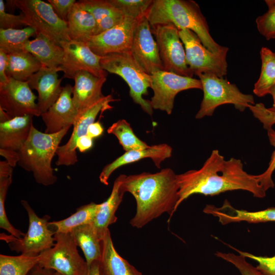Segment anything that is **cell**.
<instances>
[{"label": "cell", "instance_id": "cell-1", "mask_svg": "<svg viewBox=\"0 0 275 275\" xmlns=\"http://www.w3.org/2000/svg\"><path fill=\"white\" fill-rule=\"evenodd\" d=\"M180 204L190 196L201 194L213 196L222 193L242 190L262 198L266 191L260 184L256 175L248 173L239 159L232 157L226 160L218 150H213L203 166L177 174Z\"/></svg>", "mask_w": 275, "mask_h": 275}, {"label": "cell", "instance_id": "cell-2", "mask_svg": "<svg viewBox=\"0 0 275 275\" xmlns=\"http://www.w3.org/2000/svg\"><path fill=\"white\" fill-rule=\"evenodd\" d=\"M122 191L129 193L136 202V212L130 221L134 228H143L164 213L170 215L168 222L176 211L179 200L177 174L170 168L151 173L123 174Z\"/></svg>", "mask_w": 275, "mask_h": 275}, {"label": "cell", "instance_id": "cell-3", "mask_svg": "<svg viewBox=\"0 0 275 275\" xmlns=\"http://www.w3.org/2000/svg\"><path fill=\"white\" fill-rule=\"evenodd\" d=\"M145 16L152 27L171 23L178 30L187 29L192 31L203 45L211 52H218L224 47L211 37L206 19L195 1L153 0Z\"/></svg>", "mask_w": 275, "mask_h": 275}, {"label": "cell", "instance_id": "cell-4", "mask_svg": "<svg viewBox=\"0 0 275 275\" xmlns=\"http://www.w3.org/2000/svg\"><path fill=\"white\" fill-rule=\"evenodd\" d=\"M70 127L54 133H47L32 126L28 139L18 152L17 164L24 170L32 172L38 184L49 186L57 181L52 160Z\"/></svg>", "mask_w": 275, "mask_h": 275}, {"label": "cell", "instance_id": "cell-5", "mask_svg": "<svg viewBox=\"0 0 275 275\" xmlns=\"http://www.w3.org/2000/svg\"><path fill=\"white\" fill-rule=\"evenodd\" d=\"M102 69L122 77L129 87V95L133 101L151 116L153 111L150 100L143 96L147 94L151 87V78L136 63L130 52L110 53L101 57L100 61Z\"/></svg>", "mask_w": 275, "mask_h": 275}, {"label": "cell", "instance_id": "cell-6", "mask_svg": "<svg viewBox=\"0 0 275 275\" xmlns=\"http://www.w3.org/2000/svg\"><path fill=\"white\" fill-rule=\"evenodd\" d=\"M198 77L202 85L203 97L195 118L212 116L216 108L222 105H234L236 109L243 112L254 105L253 95L241 92L237 86L223 77L209 74H200Z\"/></svg>", "mask_w": 275, "mask_h": 275}, {"label": "cell", "instance_id": "cell-7", "mask_svg": "<svg viewBox=\"0 0 275 275\" xmlns=\"http://www.w3.org/2000/svg\"><path fill=\"white\" fill-rule=\"evenodd\" d=\"M12 2L15 7L24 15V25L34 28L36 35L41 34L60 46L63 42L71 40L67 22L56 14L48 2L41 0H14Z\"/></svg>", "mask_w": 275, "mask_h": 275}, {"label": "cell", "instance_id": "cell-8", "mask_svg": "<svg viewBox=\"0 0 275 275\" xmlns=\"http://www.w3.org/2000/svg\"><path fill=\"white\" fill-rule=\"evenodd\" d=\"M54 245L39 255L38 265L61 275H88L89 266L79 255L70 233L54 235Z\"/></svg>", "mask_w": 275, "mask_h": 275}, {"label": "cell", "instance_id": "cell-9", "mask_svg": "<svg viewBox=\"0 0 275 275\" xmlns=\"http://www.w3.org/2000/svg\"><path fill=\"white\" fill-rule=\"evenodd\" d=\"M180 39L184 45L186 63L194 74H209L223 77L227 74V47L216 52L209 50L198 36L187 29L179 30Z\"/></svg>", "mask_w": 275, "mask_h": 275}, {"label": "cell", "instance_id": "cell-10", "mask_svg": "<svg viewBox=\"0 0 275 275\" xmlns=\"http://www.w3.org/2000/svg\"><path fill=\"white\" fill-rule=\"evenodd\" d=\"M21 203L29 217L27 233L20 238L1 234V239L5 240L13 251L25 255L37 256L54 245V234L48 225L50 217L48 215L39 217L26 201L22 200Z\"/></svg>", "mask_w": 275, "mask_h": 275}, {"label": "cell", "instance_id": "cell-11", "mask_svg": "<svg viewBox=\"0 0 275 275\" xmlns=\"http://www.w3.org/2000/svg\"><path fill=\"white\" fill-rule=\"evenodd\" d=\"M152 28L163 70L193 77L194 74L187 64L185 49L178 28L171 23L157 25Z\"/></svg>", "mask_w": 275, "mask_h": 275}, {"label": "cell", "instance_id": "cell-12", "mask_svg": "<svg viewBox=\"0 0 275 275\" xmlns=\"http://www.w3.org/2000/svg\"><path fill=\"white\" fill-rule=\"evenodd\" d=\"M151 88L153 91L150 102L153 109H159L170 115L174 107L176 95L181 91L198 89L202 90L201 80L159 70L150 75Z\"/></svg>", "mask_w": 275, "mask_h": 275}, {"label": "cell", "instance_id": "cell-13", "mask_svg": "<svg viewBox=\"0 0 275 275\" xmlns=\"http://www.w3.org/2000/svg\"><path fill=\"white\" fill-rule=\"evenodd\" d=\"M61 46L64 57L58 68L63 72L64 78L73 79L76 73L82 70L97 77H106L107 72L100 66L101 57L93 52L87 43L71 40L63 42Z\"/></svg>", "mask_w": 275, "mask_h": 275}, {"label": "cell", "instance_id": "cell-14", "mask_svg": "<svg viewBox=\"0 0 275 275\" xmlns=\"http://www.w3.org/2000/svg\"><path fill=\"white\" fill-rule=\"evenodd\" d=\"M36 98L27 81L9 77L8 81L0 86V108L11 119L25 115L41 116Z\"/></svg>", "mask_w": 275, "mask_h": 275}, {"label": "cell", "instance_id": "cell-15", "mask_svg": "<svg viewBox=\"0 0 275 275\" xmlns=\"http://www.w3.org/2000/svg\"><path fill=\"white\" fill-rule=\"evenodd\" d=\"M139 20L124 16L117 25L91 37L87 44L93 52L100 57L110 53L129 52Z\"/></svg>", "mask_w": 275, "mask_h": 275}, {"label": "cell", "instance_id": "cell-16", "mask_svg": "<svg viewBox=\"0 0 275 275\" xmlns=\"http://www.w3.org/2000/svg\"><path fill=\"white\" fill-rule=\"evenodd\" d=\"M114 99L111 95L104 96L94 104L78 114L73 125L72 133L68 141L64 145L59 146L56 151L57 166H70L75 164L78 159L76 143L77 140L87 134L89 126L95 122L100 113L111 108L109 102Z\"/></svg>", "mask_w": 275, "mask_h": 275}, {"label": "cell", "instance_id": "cell-17", "mask_svg": "<svg viewBox=\"0 0 275 275\" xmlns=\"http://www.w3.org/2000/svg\"><path fill=\"white\" fill-rule=\"evenodd\" d=\"M145 16L139 20L134 31L130 52L134 61L148 74L163 70L159 50Z\"/></svg>", "mask_w": 275, "mask_h": 275}, {"label": "cell", "instance_id": "cell-18", "mask_svg": "<svg viewBox=\"0 0 275 275\" xmlns=\"http://www.w3.org/2000/svg\"><path fill=\"white\" fill-rule=\"evenodd\" d=\"M33 117L25 115L0 122V154L13 168L17 164L18 152L30 135Z\"/></svg>", "mask_w": 275, "mask_h": 275}, {"label": "cell", "instance_id": "cell-19", "mask_svg": "<svg viewBox=\"0 0 275 275\" xmlns=\"http://www.w3.org/2000/svg\"><path fill=\"white\" fill-rule=\"evenodd\" d=\"M73 87L66 84L58 100L44 113L41 114L45 125V132L54 133L73 126L78 113L72 99Z\"/></svg>", "mask_w": 275, "mask_h": 275}, {"label": "cell", "instance_id": "cell-20", "mask_svg": "<svg viewBox=\"0 0 275 275\" xmlns=\"http://www.w3.org/2000/svg\"><path fill=\"white\" fill-rule=\"evenodd\" d=\"M58 68L42 66L26 81L31 89L37 91V105L41 115L55 103L62 91V78H58Z\"/></svg>", "mask_w": 275, "mask_h": 275}, {"label": "cell", "instance_id": "cell-21", "mask_svg": "<svg viewBox=\"0 0 275 275\" xmlns=\"http://www.w3.org/2000/svg\"><path fill=\"white\" fill-rule=\"evenodd\" d=\"M172 148L167 144L150 146L144 149L125 152L112 162L106 164L101 171L99 179L101 183L107 185L112 174L119 168L143 158H151L155 166L160 168V164L165 159L172 156Z\"/></svg>", "mask_w": 275, "mask_h": 275}, {"label": "cell", "instance_id": "cell-22", "mask_svg": "<svg viewBox=\"0 0 275 275\" xmlns=\"http://www.w3.org/2000/svg\"><path fill=\"white\" fill-rule=\"evenodd\" d=\"M73 80L72 99L78 114L104 96L101 89L106 77H97L82 70L76 73Z\"/></svg>", "mask_w": 275, "mask_h": 275}, {"label": "cell", "instance_id": "cell-23", "mask_svg": "<svg viewBox=\"0 0 275 275\" xmlns=\"http://www.w3.org/2000/svg\"><path fill=\"white\" fill-rule=\"evenodd\" d=\"M203 212L218 217L222 225L240 222L253 224L275 222V207L257 211H249L235 208L226 199L220 207L211 204L206 205Z\"/></svg>", "mask_w": 275, "mask_h": 275}, {"label": "cell", "instance_id": "cell-24", "mask_svg": "<svg viewBox=\"0 0 275 275\" xmlns=\"http://www.w3.org/2000/svg\"><path fill=\"white\" fill-rule=\"evenodd\" d=\"M123 174L115 180L111 193L104 202L100 203L97 214L91 224L101 240H102L108 226L117 221L116 212L122 202L124 193L121 188Z\"/></svg>", "mask_w": 275, "mask_h": 275}, {"label": "cell", "instance_id": "cell-25", "mask_svg": "<svg viewBox=\"0 0 275 275\" xmlns=\"http://www.w3.org/2000/svg\"><path fill=\"white\" fill-rule=\"evenodd\" d=\"M102 255L99 261L100 275H142L118 253L109 229L102 240Z\"/></svg>", "mask_w": 275, "mask_h": 275}, {"label": "cell", "instance_id": "cell-26", "mask_svg": "<svg viewBox=\"0 0 275 275\" xmlns=\"http://www.w3.org/2000/svg\"><path fill=\"white\" fill-rule=\"evenodd\" d=\"M67 22L69 36L72 40L87 43L91 37L97 35L96 20L78 2L72 7Z\"/></svg>", "mask_w": 275, "mask_h": 275}, {"label": "cell", "instance_id": "cell-27", "mask_svg": "<svg viewBox=\"0 0 275 275\" xmlns=\"http://www.w3.org/2000/svg\"><path fill=\"white\" fill-rule=\"evenodd\" d=\"M23 50L33 55L42 66L50 68H58L61 65L64 57L62 47L41 34H37L34 39L29 40Z\"/></svg>", "mask_w": 275, "mask_h": 275}, {"label": "cell", "instance_id": "cell-28", "mask_svg": "<svg viewBox=\"0 0 275 275\" xmlns=\"http://www.w3.org/2000/svg\"><path fill=\"white\" fill-rule=\"evenodd\" d=\"M78 2L96 20L98 26L97 35L117 25L124 17L108 0H81Z\"/></svg>", "mask_w": 275, "mask_h": 275}, {"label": "cell", "instance_id": "cell-29", "mask_svg": "<svg viewBox=\"0 0 275 275\" xmlns=\"http://www.w3.org/2000/svg\"><path fill=\"white\" fill-rule=\"evenodd\" d=\"M70 234L76 245L82 250L88 266L94 261H99L102 255V240L91 224L78 226Z\"/></svg>", "mask_w": 275, "mask_h": 275}, {"label": "cell", "instance_id": "cell-30", "mask_svg": "<svg viewBox=\"0 0 275 275\" xmlns=\"http://www.w3.org/2000/svg\"><path fill=\"white\" fill-rule=\"evenodd\" d=\"M8 54L6 74L16 80L26 81L42 67L31 53L23 50Z\"/></svg>", "mask_w": 275, "mask_h": 275}, {"label": "cell", "instance_id": "cell-31", "mask_svg": "<svg viewBox=\"0 0 275 275\" xmlns=\"http://www.w3.org/2000/svg\"><path fill=\"white\" fill-rule=\"evenodd\" d=\"M100 204L91 202L77 208L75 212L66 218L49 222L50 229L56 233H70L74 228L91 224L98 211Z\"/></svg>", "mask_w": 275, "mask_h": 275}, {"label": "cell", "instance_id": "cell-32", "mask_svg": "<svg viewBox=\"0 0 275 275\" xmlns=\"http://www.w3.org/2000/svg\"><path fill=\"white\" fill-rule=\"evenodd\" d=\"M261 69L259 77L254 85V93L263 97L275 87V52L266 47L260 51Z\"/></svg>", "mask_w": 275, "mask_h": 275}, {"label": "cell", "instance_id": "cell-33", "mask_svg": "<svg viewBox=\"0 0 275 275\" xmlns=\"http://www.w3.org/2000/svg\"><path fill=\"white\" fill-rule=\"evenodd\" d=\"M13 167L6 160L0 161V228L20 238L25 234L14 228L7 217L5 203L8 189L12 183Z\"/></svg>", "mask_w": 275, "mask_h": 275}, {"label": "cell", "instance_id": "cell-34", "mask_svg": "<svg viewBox=\"0 0 275 275\" xmlns=\"http://www.w3.org/2000/svg\"><path fill=\"white\" fill-rule=\"evenodd\" d=\"M36 30L31 27L23 29H0V50L7 54L23 50L29 38L36 36Z\"/></svg>", "mask_w": 275, "mask_h": 275}, {"label": "cell", "instance_id": "cell-35", "mask_svg": "<svg viewBox=\"0 0 275 275\" xmlns=\"http://www.w3.org/2000/svg\"><path fill=\"white\" fill-rule=\"evenodd\" d=\"M39 255L21 254L12 256L0 255V275H26L37 264Z\"/></svg>", "mask_w": 275, "mask_h": 275}, {"label": "cell", "instance_id": "cell-36", "mask_svg": "<svg viewBox=\"0 0 275 275\" xmlns=\"http://www.w3.org/2000/svg\"><path fill=\"white\" fill-rule=\"evenodd\" d=\"M107 132L116 136L125 152L144 149L150 146L135 135L130 124L124 119L113 123Z\"/></svg>", "mask_w": 275, "mask_h": 275}, {"label": "cell", "instance_id": "cell-37", "mask_svg": "<svg viewBox=\"0 0 275 275\" xmlns=\"http://www.w3.org/2000/svg\"><path fill=\"white\" fill-rule=\"evenodd\" d=\"M124 16L140 19L145 16L153 0H108Z\"/></svg>", "mask_w": 275, "mask_h": 275}, {"label": "cell", "instance_id": "cell-38", "mask_svg": "<svg viewBox=\"0 0 275 275\" xmlns=\"http://www.w3.org/2000/svg\"><path fill=\"white\" fill-rule=\"evenodd\" d=\"M268 10L256 19L259 33L267 40L275 38V0H265Z\"/></svg>", "mask_w": 275, "mask_h": 275}, {"label": "cell", "instance_id": "cell-39", "mask_svg": "<svg viewBox=\"0 0 275 275\" xmlns=\"http://www.w3.org/2000/svg\"><path fill=\"white\" fill-rule=\"evenodd\" d=\"M215 255L235 266L241 275H262L256 267L247 262L246 258L242 255L219 252H217Z\"/></svg>", "mask_w": 275, "mask_h": 275}, {"label": "cell", "instance_id": "cell-40", "mask_svg": "<svg viewBox=\"0 0 275 275\" xmlns=\"http://www.w3.org/2000/svg\"><path fill=\"white\" fill-rule=\"evenodd\" d=\"M267 131L269 143L274 147V150L266 170L263 173L256 175L260 184L265 191L274 187V186L272 175L275 170V130L272 128Z\"/></svg>", "mask_w": 275, "mask_h": 275}, {"label": "cell", "instance_id": "cell-41", "mask_svg": "<svg viewBox=\"0 0 275 275\" xmlns=\"http://www.w3.org/2000/svg\"><path fill=\"white\" fill-rule=\"evenodd\" d=\"M230 248L245 258L254 260L258 263L256 267L262 275H275V255L272 257L256 256L246 252H242L228 244Z\"/></svg>", "mask_w": 275, "mask_h": 275}, {"label": "cell", "instance_id": "cell-42", "mask_svg": "<svg viewBox=\"0 0 275 275\" xmlns=\"http://www.w3.org/2000/svg\"><path fill=\"white\" fill-rule=\"evenodd\" d=\"M24 15H14L6 11L5 5L3 0H0V29H16L21 25H24Z\"/></svg>", "mask_w": 275, "mask_h": 275}, {"label": "cell", "instance_id": "cell-43", "mask_svg": "<svg viewBox=\"0 0 275 275\" xmlns=\"http://www.w3.org/2000/svg\"><path fill=\"white\" fill-rule=\"evenodd\" d=\"M47 2L56 14L66 22L72 7L76 2L75 0H48Z\"/></svg>", "mask_w": 275, "mask_h": 275}, {"label": "cell", "instance_id": "cell-44", "mask_svg": "<svg viewBox=\"0 0 275 275\" xmlns=\"http://www.w3.org/2000/svg\"><path fill=\"white\" fill-rule=\"evenodd\" d=\"M8 60V54L0 50V86L5 85L9 79L6 73Z\"/></svg>", "mask_w": 275, "mask_h": 275}, {"label": "cell", "instance_id": "cell-45", "mask_svg": "<svg viewBox=\"0 0 275 275\" xmlns=\"http://www.w3.org/2000/svg\"><path fill=\"white\" fill-rule=\"evenodd\" d=\"M93 146V139L87 134L79 138L76 143V149L82 153L90 150Z\"/></svg>", "mask_w": 275, "mask_h": 275}, {"label": "cell", "instance_id": "cell-46", "mask_svg": "<svg viewBox=\"0 0 275 275\" xmlns=\"http://www.w3.org/2000/svg\"><path fill=\"white\" fill-rule=\"evenodd\" d=\"M103 132V128L99 121L94 122L91 124L88 128L87 135L92 139L98 138Z\"/></svg>", "mask_w": 275, "mask_h": 275}, {"label": "cell", "instance_id": "cell-47", "mask_svg": "<svg viewBox=\"0 0 275 275\" xmlns=\"http://www.w3.org/2000/svg\"><path fill=\"white\" fill-rule=\"evenodd\" d=\"M51 270L46 269L40 267L37 265L32 269L30 275H51L52 274Z\"/></svg>", "mask_w": 275, "mask_h": 275}, {"label": "cell", "instance_id": "cell-48", "mask_svg": "<svg viewBox=\"0 0 275 275\" xmlns=\"http://www.w3.org/2000/svg\"><path fill=\"white\" fill-rule=\"evenodd\" d=\"M88 275H100L99 261H94L89 266Z\"/></svg>", "mask_w": 275, "mask_h": 275}, {"label": "cell", "instance_id": "cell-49", "mask_svg": "<svg viewBox=\"0 0 275 275\" xmlns=\"http://www.w3.org/2000/svg\"><path fill=\"white\" fill-rule=\"evenodd\" d=\"M51 275H61V274L57 272H52Z\"/></svg>", "mask_w": 275, "mask_h": 275}, {"label": "cell", "instance_id": "cell-50", "mask_svg": "<svg viewBox=\"0 0 275 275\" xmlns=\"http://www.w3.org/2000/svg\"><path fill=\"white\" fill-rule=\"evenodd\" d=\"M273 124H274V125L275 124V120H274V121L273 122Z\"/></svg>", "mask_w": 275, "mask_h": 275}]
</instances>
